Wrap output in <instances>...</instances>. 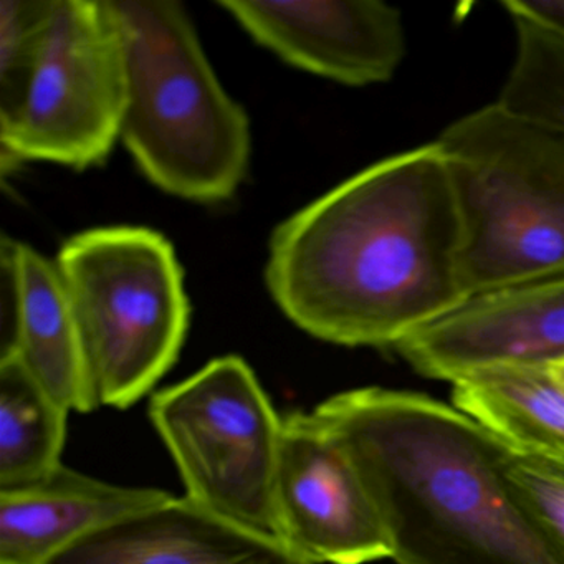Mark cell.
<instances>
[{
    "label": "cell",
    "instance_id": "5",
    "mask_svg": "<svg viewBox=\"0 0 564 564\" xmlns=\"http://www.w3.org/2000/svg\"><path fill=\"white\" fill-rule=\"evenodd\" d=\"M100 405L127 409L170 371L189 326L173 246L144 227H101L57 257Z\"/></svg>",
    "mask_w": 564,
    "mask_h": 564
},
{
    "label": "cell",
    "instance_id": "16",
    "mask_svg": "<svg viewBox=\"0 0 564 564\" xmlns=\"http://www.w3.org/2000/svg\"><path fill=\"white\" fill-rule=\"evenodd\" d=\"M501 6L517 32V57L497 104L564 138V37L521 11L514 0Z\"/></svg>",
    "mask_w": 564,
    "mask_h": 564
},
{
    "label": "cell",
    "instance_id": "19",
    "mask_svg": "<svg viewBox=\"0 0 564 564\" xmlns=\"http://www.w3.org/2000/svg\"><path fill=\"white\" fill-rule=\"evenodd\" d=\"M521 11L564 37V0H514Z\"/></svg>",
    "mask_w": 564,
    "mask_h": 564
},
{
    "label": "cell",
    "instance_id": "8",
    "mask_svg": "<svg viewBox=\"0 0 564 564\" xmlns=\"http://www.w3.org/2000/svg\"><path fill=\"white\" fill-rule=\"evenodd\" d=\"M275 517L280 541L312 563L392 560L391 536L358 467L315 412L283 417Z\"/></svg>",
    "mask_w": 564,
    "mask_h": 564
},
{
    "label": "cell",
    "instance_id": "3",
    "mask_svg": "<svg viewBox=\"0 0 564 564\" xmlns=\"http://www.w3.org/2000/svg\"><path fill=\"white\" fill-rule=\"evenodd\" d=\"M123 39L127 110L121 140L164 193L219 203L249 170V117L214 74L174 0H108Z\"/></svg>",
    "mask_w": 564,
    "mask_h": 564
},
{
    "label": "cell",
    "instance_id": "9",
    "mask_svg": "<svg viewBox=\"0 0 564 564\" xmlns=\"http://www.w3.org/2000/svg\"><path fill=\"white\" fill-rule=\"evenodd\" d=\"M219 8L286 64L348 87L391 80L405 57L401 11L381 0H220Z\"/></svg>",
    "mask_w": 564,
    "mask_h": 564
},
{
    "label": "cell",
    "instance_id": "18",
    "mask_svg": "<svg viewBox=\"0 0 564 564\" xmlns=\"http://www.w3.org/2000/svg\"><path fill=\"white\" fill-rule=\"evenodd\" d=\"M505 477L518 503L564 560V462L511 452Z\"/></svg>",
    "mask_w": 564,
    "mask_h": 564
},
{
    "label": "cell",
    "instance_id": "11",
    "mask_svg": "<svg viewBox=\"0 0 564 564\" xmlns=\"http://www.w3.org/2000/svg\"><path fill=\"white\" fill-rule=\"evenodd\" d=\"M47 564H315L279 538L167 500L120 518L65 547Z\"/></svg>",
    "mask_w": 564,
    "mask_h": 564
},
{
    "label": "cell",
    "instance_id": "12",
    "mask_svg": "<svg viewBox=\"0 0 564 564\" xmlns=\"http://www.w3.org/2000/svg\"><path fill=\"white\" fill-rule=\"evenodd\" d=\"M170 497L58 465L31 484L0 488V564H47L75 541Z\"/></svg>",
    "mask_w": 564,
    "mask_h": 564
},
{
    "label": "cell",
    "instance_id": "2",
    "mask_svg": "<svg viewBox=\"0 0 564 564\" xmlns=\"http://www.w3.org/2000/svg\"><path fill=\"white\" fill-rule=\"evenodd\" d=\"M313 412L358 467L394 564H564L508 485L510 448L455 405L361 388Z\"/></svg>",
    "mask_w": 564,
    "mask_h": 564
},
{
    "label": "cell",
    "instance_id": "6",
    "mask_svg": "<svg viewBox=\"0 0 564 564\" xmlns=\"http://www.w3.org/2000/svg\"><path fill=\"white\" fill-rule=\"evenodd\" d=\"M150 415L187 500L230 523L279 538L275 475L283 417L242 358L214 359L156 392Z\"/></svg>",
    "mask_w": 564,
    "mask_h": 564
},
{
    "label": "cell",
    "instance_id": "14",
    "mask_svg": "<svg viewBox=\"0 0 564 564\" xmlns=\"http://www.w3.org/2000/svg\"><path fill=\"white\" fill-rule=\"evenodd\" d=\"M452 401L513 454L564 462V379L551 366L475 369L452 382Z\"/></svg>",
    "mask_w": 564,
    "mask_h": 564
},
{
    "label": "cell",
    "instance_id": "1",
    "mask_svg": "<svg viewBox=\"0 0 564 564\" xmlns=\"http://www.w3.org/2000/svg\"><path fill=\"white\" fill-rule=\"evenodd\" d=\"M444 151L424 144L343 181L283 220L265 282L313 338L394 348L468 302Z\"/></svg>",
    "mask_w": 564,
    "mask_h": 564
},
{
    "label": "cell",
    "instance_id": "10",
    "mask_svg": "<svg viewBox=\"0 0 564 564\" xmlns=\"http://www.w3.org/2000/svg\"><path fill=\"white\" fill-rule=\"evenodd\" d=\"M421 375L454 382L495 365H564V279L477 296L395 346Z\"/></svg>",
    "mask_w": 564,
    "mask_h": 564
},
{
    "label": "cell",
    "instance_id": "13",
    "mask_svg": "<svg viewBox=\"0 0 564 564\" xmlns=\"http://www.w3.org/2000/svg\"><path fill=\"white\" fill-rule=\"evenodd\" d=\"M9 247L19 290L18 333L11 355L19 356L68 411H94L100 402L57 263L25 243L9 239Z\"/></svg>",
    "mask_w": 564,
    "mask_h": 564
},
{
    "label": "cell",
    "instance_id": "4",
    "mask_svg": "<svg viewBox=\"0 0 564 564\" xmlns=\"http://www.w3.org/2000/svg\"><path fill=\"white\" fill-rule=\"evenodd\" d=\"M468 300L564 279V138L500 104L448 124Z\"/></svg>",
    "mask_w": 564,
    "mask_h": 564
},
{
    "label": "cell",
    "instance_id": "17",
    "mask_svg": "<svg viewBox=\"0 0 564 564\" xmlns=\"http://www.w3.org/2000/svg\"><path fill=\"white\" fill-rule=\"evenodd\" d=\"M54 0L0 2V123L21 107Z\"/></svg>",
    "mask_w": 564,
    "mask_h": 564
},
{
    "label": "cell",
    "instance_id": "20",
    "mask_svg": "<svg viewBox=\"0 0 564 564\" xmlns=\"http://www.w3.org/2000/svg\"><path fill=\"white\" fill-rule=\"evenodd\" d=\"M560 378L564 379V365L551 366Z\"/></svg>",
    "mask_w": 564,
    "mask_h": 564
},
{
    "label": "cell",
    "instance_id": "7",
    "mask_svg": "<svg viewBox=\"0 0 564 564\" xmlns=\"http://www.w3.org/2000/svg\"><path fill=\"white\" fill-rule=\"evenodd\" d=\"M127 110L123 39L108 0H54L21 107L0 123L2 170L107 160Z\"/></svg>",
    "mask_w": 564,
    "mask_h": 564
},
{
    "label": "cell",
    "instance_id": "15",
    "mask_svg": "<svg viewBox=\"0 0 564 564\" xmlns=\"http://www.w3.org/2000/svg\"><path fill=\"white\" fill-rule=\"evenodd\" d=\"M68 412L19 356L0 358V488L31 484L62 465Z\"/></svg>",
    "mask_w": 564,
    "mask_h": 564
}]
</instances>
